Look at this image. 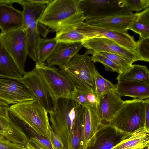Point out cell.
Wrapping results in <instances>:
<instances>
[{"label": "cell", "instance_id": "cell-1", "mask_svg": "<svg viewBox=\"0 0 149 149\" xmlns=\"http://www.w3.org/2000/svg\"><path fill=\"white\" fill-rule=\"evenodd\" d=\"M85 107L71 99L52 101L48 113L52 130L60 137L66 149H82Z\"/></svg>", "mask_w": 149, "mask_h": 149}, {"label": "cell", "instance_id": "cell-2", "mask_svg": "<svg viewBox=\"0 0 149 149\" xmlns=\"http://www.w3.org/2000/svg\"><path fill=\"white\" fill-rule=\"evenodd\" d=\"M80 0H53L47 4L39 22L56 33L84 22Z\"/></svg>", "mask_w": 149, "mask_h": 149}, {"label": "cell", "instance_id": "cell-3", "mask_svg": "<svg viewBox=\"0 0 149 149\" xmlns=\"http://www.w3.org/2000/svg\"><path fill=\"white\" fill-rule=\"evenodd\" d=\"M9 112L36 132L49 139L52 128L48 113L36 99L12 104Z\"/></svg>", "mask_w": 149, "mask_h": 149}, {"label": "cell", "instance_id": "cell-4", "mask_svg": "<svg viewBox=\"0 0 149 149\" xmlns=\"http://www.w3.org/2000/svg\"><path fill=\"white\" fill-rule=\"evenodd\" d=\"M146 103V99L124 101L108 123L121 131L130 133L144 127Z\"/></svg>", "mask_w": 149, "mask_h": 149}, {"label": "cell", "instance_id": "cell-5", "mask_svg": "<svg viewBox=\"0 0 149 149\" xmlns=\"http://www.w3.org/2000/svg\"><path fill=\"white\" fill-rule=\"evenodd\" d=\"M35 68L45 85L52 101L60 98L71 99L76 89L61 69L45 63H36Z\"/></svg>", "mask_w": 149, "mask_h": 149}, {"label": "cell", "instance_id": "cell-6", "mask_svg": "<svg viewBox=\"0 0 149 149\" xmlns=\"http://www.w3.org/2000/svg\"><path fill=\"white\" fill-rule=\"evenodd\" d=\"M0 43L12 57L23 75L28 56L27 36L23 27L4 34L0 33Z\"/></svg>", "mask_w": 149, "mask_h": 149}, {"label": "cell", "instance_id": "cell-7", "mask_svg": "<svg viewBox=\"0 0 149 149\" xmlns=\"http://www.w3.org/2000/svg\"><path fill=\"white\" fill-rule=\"evenodd\" d=\"M21 78L0 74V106L36 99Z\"/></svg>", "mask_w": 149, "mask_h": 149}, {"label": "cell", "instance_id": "cell-8", "mask_svg": "<svg viewBox=\"0 0 149 149\" xmlns=\"http://www.w3.org/2000/svg\"><path fill=\"white\" fill-rule=\"evenodd\" d=\"M79 6L85 21L130 11L123 6L121 0H80Z\"/></svg>", "mask_w": 149, "mask_h": 149}, {"label": "cell", "instance_id": "cell-9", "mask_svg": "<svg viewBox=\"0 0 149 149\" xmlns=\"http://www.w3.org/2000/svg\"><path fill=\"white\" fill-rule=\"evenodd\" d=\"M132 134L121 131L108 123L102 122L85 149H112Z\"/></svg>", "mask_w": 149, "mask_h": 149}, {"label": "cell", "instance_id": "cell-10", "mask_svg": "<svg viewBox=\"0 0 149 149\" xmlns=\"http://www.w3.org/2000/svg\"><path fill=\"white\" fill-rule=\"evenodd\" d=\"M63 70L88 85L95 91L94 76L97 70L87 54H76Z\"/></svg>", "mask_w": 149, "mask_h": 149}, {"label": "cell", "instance_id": "cell-11", "mask_svg": "<svg viewBox=\"0 0 149 149\" xmlns=\"http://www.w3.org/2000/svg\"><path fill=\"white\" fill-rule=\"evenodd\" d=\"M75 28L88 39L103 38L113 40L128 49L136 50V42L133 36L123 33L90 26L84 22L75 26Z\"/></svg>", "mask_w": 149, "mask_h": 149}, {"label": "cell", "instance_id": "cell-12", "mask_svg": "<svg viewBox=\"0 0 149 149\" xmlns=\"http://www.w3.org/2000/svg\"><path fill=\"white\" fill-rule=\"evenodd\" d=\"M82 42L83 47L94 52H103L122 56L132 64L141 61L136 50L128 49L118 45L114 41L103 38H95L88 39Z\"/></svg>", "mask_w": 149, "mask_h": 149}, {"label": "cell", "instance_id": "cell-13", "mask_svg": "<svg viewBox=\"0 0 149 149\" xmlns=\"http://www.w3.org/2000/svg\"><path fill=\"white\" fill-rule=\"evenodd\" d=\"M38 103L48 113L52 110V101L49 91L36 69L25 72L21 78Z\"/></svg>", "mask_w": 149, "mask_h": 149}, {"label": "cell", "instance_id": "cell-14", "mask_svg": "<svg viewBox=\"0 0 149 149\" xmlns=\"http://www.w3.org/2000/svg\"><path fill=\"white\" fill-rule=\"evenodd\" d=\"M135 16V13L129 11L102 18L90 19L84 22L92 26L127 33Z\"/></svg>", "mask_w": 149, "mask_h": 149}, {"label": "cell", "instance_id": "cell-15", "mask_svg": "<svg viewBox=\"0 0 149 149\" xmlns=\"http://www.w3.org/2000/svg\"><path fill=\"white\" fill-rule=\"evenodd\" d=\"M10 106H0V134L12 143L26 145L29 139L9 115Z\"/></svg>", "mask_w": 149, "mask_h": 149}, {"label": "cell", "instance_id": "cell-16", "mask_svg": "<svg viewBox=\"0 0 149 149\" xmlns=\"http://www.w3.org/2000/svg\"><path fill=\"white\" fill-rule=\"evenodd\" d=\"M98 114L102 122L109 123L123 104V100L116 90H111L98 97Z\"/></svg>", "mask_w": 149, "mask_h": 149}, {"label": "cell", "instance_id": "cell-17", "mask_svg": "<svg viewBox=\"0 0 149 149\" xmlns=\"http://www.w3.org/2000/svg\"><path fill=\"white\" fill-rule=\"evenodd\" d=\"M82 47V42L58 43L45 63L50 66H57L60 69H64Z\"/></svg>", "mask_w": 149, "mask_h": 149}, {"label": "cell", "instance_id": "cell-18", "mask_svg": "<svg viewBox=\"0 0 149 149\" xmlns=\"http://www.w3.org/2000/svg\"><path fill=\"white\" fill-rule=\"evenodd\" d=\"M22 11L15 8L12 5L0 3L1 33L4 34L23 27Z\"/></svg>", "mask_w": 149, "mask_h": 149}, {"label": "cell", "instance_id": "cell-19", "mask_svg": "<svg viewBox=\"0 0 149 149\" xmlns=\"http://www.w3.org/2000/svg\"><path fill=\"white\" fill-rule=\"evenodd\" d=\"M116 90L121 97L128 96L141 100L149 97V84L144 82L118 81Z\"/></svg>", "mask_w": 149, "mask_h": 149}, {"label": "cell", "instance_id": "cell-20", "mask_svg": "<svg viewBox=\"0 0 149 149\" xmlns=\"http://www.w3.org/2000/svg\"><path fill=\"white\" fill-rule=\"evenodd\" d=\"M149 147V129L145 127L132 134L112 149H145Z\"/></svg>", "mask_w": 149, "mask_h": 149}, {"label": "cell", "instance_id": "cell-21", "mask_svg": "<svg viewBox=\"0 0 149 149\" xmlns=\"http://www.w3.org/2000/svg\"><path fill=\"white\" fill-rule=\"evenodd\" d=\"M85 107L84 127V143L82 149L95 133L102 121L99 117L97 106L89 105Z\"/></svg>", "mask_w": 149, "mask_h": 149}, {"label": "cell", "instance_id": "cell-22", "mask_svg": "<svg viewBox=\"0 0 149 149\" xmlns=\"http://www.w3.org/2000/svg\"><path fill=\"white\" fill-rule=\"evenodd\" d=\"M44 30V26L39 22V20L33 18L26 29L27 36L28 55L36 63V47L40 34L42 36V30Z\"/></svg>", "mask_w": 149, "mask_h": 149}, {"label": "cell", "instance_id": "cell-23", "mask_svg": "<svg viewBox=\"0 0 149 149\" xmlns=\"http://www.w3.org/2000/svg\"><path fill=\"white\" fill-rule=\"evenodd\" d=\"M118 81H131L149 84V70L145 65L134 64L124 71L119 74Z\"/></svg>", "mask_w": 149, "mask_h": 149}, {"label": "cell", "instance_id": "cell-24", "mask_svg": "<svg viewBox=\"0 0 149 149\" xmlns=\"http://www.w3.org/2000/svg\"><path fill=\"white\" fill-rule=\"evenodd\" d=\"M18 4L23 7V27L26 29L33 18L39 20L47 5L46 4L31 3L27 0H21Z\"/></svg>", "mask_w": 149, "mask_h": 149}, {"label": "cell", "instance_id": "cell-25", "mask_svg": "<svg viewBox=\"0 0 149 149\" xmlns=\"http://www.w3.org/2000/svg\"><path fill=\"white\" fill-rule=\"evenodd\" d=\"M129 30L133 31L142 38L149 37V7L135 13V17Z\"/></svg>", "mask_w": 149, "mask_h": 149}, {"label": "cell", "instance_id": "cell-26", "mask_svg": "<svg viewBox=\"0 0 149 149\" xmlns=\"http://www.w3.org/2000/svg\"><path fill=\"white\" fill-rule=\"evenodd\" d=\"M0 74L16 78L23 75L10 56L0 43Z\"/></svg>", "mask_w": 149, "mask_h": 149}, {"label": "cell", "instance_id": "cell-27", "mask_svg": "<svg viewBox=\"0 0 149 149\" xmlns=\"http://www.w3.org/2000/svg\"><path fill=\"white\" fill-rule=\"evenodd\" d=\"M58 43L54 38H43L39 37L37 43L36 63H45L52 53Z\"/></svg>", "mask_w": 149, "mask_h": 149}, {"label": "cell", "instance_id": "cell-28", "mask_svg": "<svg viewBox=\"0 0 149 149\" xmlns=\"http://www.w3.org/2000/svg\"><path fill=\"white\" fill-rule=\"evenodd\" d=\"M57 43L82 42L88 38L81 33L75 27L56 33L54 37Z\"/></svg>", "mask_w": 149, "mask_h": 149}, {"label": "cell", "instance_id": "cell-29", "mask_svg": "<svg viewBox=\"0 0 149 149\" xmlns=\"http://www.w3.org/2000/svg\"><path fill=\"white\" fill-rule=\"evenodd\" d=\"M92 55L91 57V61L93 63L98 62L103 64L107 71L116 72L118 74L124 72L123 69L113 62L107 58L96 52L87 50L86 53Z\"/></svg>", "mask_w": 149, "mask_h": 149}, {"label": "cell", "instance_id": "cell-30", "mask_svg": "<svg viewBox=\"0 0 149 149\" xmlns=\"http://www.w3.org/2000/svg\"><path fill=\"white\" fill-rule=\"evenodd\" d=\"M95 93L97 97L109 91L116 90V85L103 77L97 70L94 76Z\"/></svg>", "mask_w": 149, "mask_h": 149}, {"label": "cell", "instance_id": "cell-31", "mask_svg": "<svg viewBox=\"0 0 149 149\" xmlns=\"http://www.w3.org/2000/svg\"><path fill=\"white\" fill-rule=\"evenodd\" d=\"M136 42V50L141 61L149 62V37H139Z\"/></svg>", "mask_w": 149, "mask_h": 149}, {"label": "cell", "instance_id": "cell-32", "mask_svg": "<svg viewBox=\"0 0 149 149\" xmlns=\"http://www.w3.org/2000/svg\"><path fill=\"white\" fill-rule=\"evenodd\" d=\"M123 6L128 10L139 12L149 7V0H121Z\"/></svg>", "mask_w": 149, "mask_h": 149}, {"label": "cell", "instance_id": "cell-33", "mask_svg": "<svg viewBox=\"0 0 149 149\" xmlns=\"http://www.w3.org/2000/svg\"><path fill=\"white\" fill-rule=\"evenodd\" d=\"M107 58L121 67L124 71L130 68L132 64L125 58L120 55L103 52H95Z\"/></svg>", "mask_w": 149, "mask_h": 149}, {"label": "cell", "instance_id": "cell-34", "mask_svg": "<svg viewBox=\"0 0 149 149\" xmlns=\"http://www.w3.org/2000/svg\"><path fill=\"white\" fill-rule=\"evenodd\" d=\"M17 122L23 125L41 144L47 149H54L49 139L36 132L26 124L19 119Z\"/></svg>", "mask_w": 149, "mask_h": 149}, {"label": "cell", "instance_id": "cell-35", "mask_svg": "<svg viewBox=\"0 0 149 149\" xmlns=\"http://www.w3.org/2000/svg\"><path fill=\"white\" fill-rule=\"evenodd\" d=\"M49 139L54 149H66L60 136L52 129L50 132Z\"/></svg>", "mask_w": 149, "mask_h": 149}, {"label": "cell", "instance_id": "cell-36", "mask_svg": "<svg viewBox=\"0 0 149 149\" xmlns=\"http://www.w3.org/2000/svg\"><path fill=\"white\" fill-rule=\"evenodd\" d=\"M71 99L84 107L91 105L88 100L85 94L77 89L72 94Z\"/></svg>", "mask_w": 149, "mask_h": 149}, {"label": "cell", "instance_id": "cell-37", "mask_svg": "<svg viewBox=\"0 0 149 149\" xmlns=\"http://www.w3.org/2000/svg\"><path fill=\"white\" fill-rule=\"evenodd\" d=\"M0 149H27L26 145L16 144L8 140L0 141Z\"/></svg>", "mask_w": 149, "mask_h": 149}, {"label": "cell", "instance_id": "cell-38", "mask_svg": "<svg viewBox=\"0 0 149 149\" xmlns=\"http://www.w3.org/2000/svg\"><path fill=\"white\" fill-rule=\"evenodd\" d=\"M26 146L28 149H47L33 137H31L29 140Z\"/></svg>", "mask_w": 149, "mask_h": 149}, {"label": "cell", "instance_id": "cell-39", "mask_svg": "<svg viewBox=\"0 0 149 149\" xmlns=\"http://www.w3.org/2000/svg\"><path fill=\"white\" fill-rule=\"evenodd\" d=\"M146 103L145 112V127L149 129V99H146Z\"/></svg>", "mask_w": 149, "mask_h": 149}, {"label": "cell", "instance_id": "cell-40", "mask_svg": "<svg viewBox=\"0 0 149 149\" xmlns=\"http://www.w3.org/2000/svg\"><path fill=\"white\" fill-rule=\"evenodd\" d=\"M27 1L29 2L33 3L47 4L51 0H27Z\"/></svg>", "mask_w": 149, "mask_h": 149}, {"label": "cell", "instance_id": "cell-41", "mask_svg": "<svg viewBox=\"0 0 149 149\" xmlns=\"http://www.w3.org/2000/svg\"><path fill=\"white\" fill-rule=\"evenodd\" d=\"M6 140H7L3 136L0 134V141H4Z\"/></svg>", "mask_w": 149, "mask_h": 149}, {"label": "cell", "instance_id": "cell-42", "mask_svg": "<svg viewBox=\"0 0 149 149\" xmlns=\"http://www.w3.org/2000/svg\"><path fill=\"white\" fill-rule=\"evenodd\" d=\"M145 149H149V147H147Z\"/></svg>", "mask_w": 149, "mask_h": 149}, {"label": "cell", "instance_id": "cell-43", "mask_svg": "<svg viewBox=\"0 0 149 149\" xmlns=\"http://www.w3.org/2000/svg\"></svg>", "mask_w": 149, "mask_h": 149}, {"label": "cell", "instance_id": "cell-44", "mask_svg": "<svg viewBox=\"0 0 149 149\" xmlns=\"http://www.w3.org/2000/svg\"><path fill=\"white\" fill-rule=\"evenodd\" d=\"M27 149H28L27 148Z\"/></svg>", "mask_w": 149, "mask_h": 149}]
</instances>
